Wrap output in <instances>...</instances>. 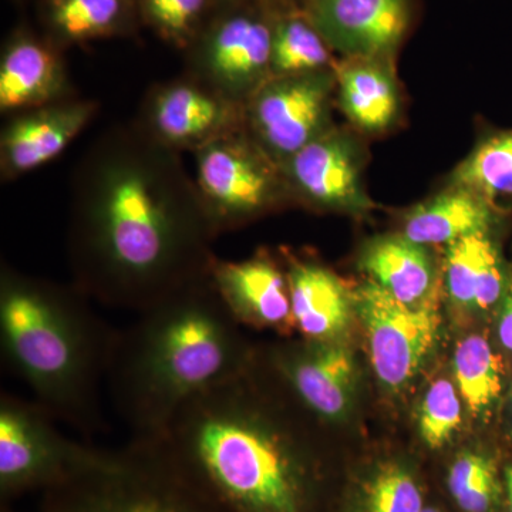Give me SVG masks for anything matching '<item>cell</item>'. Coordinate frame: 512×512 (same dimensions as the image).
Listing matches in <instances>:
<instances>
[{
    "instance_id": "obj_1",
    "label": "cell",
    "mask_w": 512,
    "mask_h": 512,
    "mask_svg": "<svg viewBox=\"0 0 512 512\" xmlns=\"http://www.w3.org/2000/svg\"><path fill=\"white\" fill-rule=\"evenodd\" d=\"M217 237L177 150L117 128L84 157L74 183L70 258L77 289L144 312L205 278Z\"/></svg>"
},
{
    "instance_id": "obj_2",
    "label": "cell",
    "mask_w": 512,
    "mask_h": 512,
    "mask_svg": "<svg viewBox=\"0 0 512 512\" xmlns=\"http://www.w3.org/2000/svg\"><path fill=\"white\" fill-rule=\"evenodd\" d=\"M264 399L247 367L141 441L222 512H309L305 451Z\"/></svg>"
},
{
    "instance_id": "obj_3",
    "label": "cell",
    "mask_w": 512,
    "mask_h": 512,
    "mask_svg": "<svg viewBox=\"0 0 512 512\" xmlns=\"http://www.w3.org/2000/svg\"><path fill=\"white\" fill-rule=\"evenodd\" d=\"M251 357L207 275L116 333L106 382L133 439H154L185 404L245 372Z\"/></svg>"
},
{
    "instance_id": "obj_4",
    "label": "cell",
    "mask_w": 512,
    "mask_h": 512,
    "mask_svg": "<svg viewBox=\"0 0 512 512\" xmlns=\"http://www.w3.org/2000/svg\"><path fill=\"white\" fill-rule=\"evenodd\" d=\"M80 295L3 269L0 343L6 363L37 402L57 420L94 434L103 429L100 390L117 332Z\"/></svg>"
},
{
    "instance_id": "obj_5",
    "label": "cell",
    "mask_w": 512,
    "mask_h": 512,
    "mask_svg": "<svg viewBox=\"0 0 512 512\" xmlns=\"http://www.w3.org/2000/svg\"><path fill=\"white\" fill-rule=\"evenodd\" d=\"M39 512H222L146 441L90 446L79 468L40 498Z\"/></svg>"
},
{
    "instance_id": "obj_6",
    "label": "cell",
    "mask_w": 512,
    "mask_h": 512,
    "mask_svg": "<svg viewBox=\"0 0 512 512\" xmlns=\"http://www.w3.org/2000/svg\"><path fill=\"white\" fill-rule=\"evenodd\" d=\"M195 184L215 232L271 210L289 192L281 164L234 131L197 147Z\"/></svg>"
},
{
    "instance_id": "obj_7",
    "label": "cell",
    "mask_w": 512,
    "mask_h": 512,
    "mask_svg": "<svg viewBox=\"0 0 512 512\" xmlns=\"http://www.w3.org/2000/svg\"><path fill=\"white\" fill-rule=\"evenodd\" d=\"M56 417L37 400L3 393L0 399V498L8 503L43 494L67 480L90 446L64 436Z\"/></svg>"
},
{
    "instance_id": "obj_8",
    "label": "cell",
    "mask_w": 512,
    "mask_h": 512,
    "mask_svg": "<svg viewBox=\"0 0 512 512\" xmlns=\"http://www.w3.org/2000/svg\"><path fill=\"white\" fill-rule=\"evenodd\" d=\"M355 308L377 379L393 392L404 389L436 345L441 323L436 293L419 305H406L367 282L355 295Z\"/></svg>"
},
{
    "instance_id": "obj_9",
    "label": "cell",
    "mask_w": 512,
    "mask_h": 512,
    "mask_svg": "<svg viewBox=\"0 0 512 512\" xmlns=\"http://www.w3.org/2000/svg\"><path fill=\"white\" fill-rule=\"evenodd\" d=\"M333 70L272 76L248 101L255 140L279 164L329 130Z\"/></svg>"
},
{
    "instance_id": "obj_10",
    "label": "cell",
    "mask_w": 512,
    "mask_h": 512,
    "mask_svg": "<svg viewBox=\"0 0 512 512\" xmlns=\"http://www.w3.org/2000/svg\"><path fill=\"white\" fill-rule=\"evenodd\" d=\"M289 192L320 210L362 212L370 202L355 138L330 127L281 163Z\"/></svg>"
},
{
    "instance_id": "obj_11",
    "label": "cell",
    "mask_w": 512,
    "mask_h": 512,
    "mask_svg": "<svg viewBox=\"0 0 512 512\" xmlns=\"http://www.w3.org/2000/svg\"><path fill=\"white\" fill-rule=\"evenodd\" d=\"M308 19L346 57L387 59L409 32L412 0H308Z\"/></svg>"
},
{
    "instance_id": "obj_12",
    "label": "cell",
    "mask_w": 512,
    "mask_h": 512,
    "mask_svg": "<svg viewBox=\"0 0 512 512\" xmlns=\"http://www.w3.org/2000/svg\"><path fill=\"white\" fill-rule=\"evenodd\" d=\"M268 365L306 412L323 420H339L348 413L356 363L345 345L311 340L308 346L275 353Z\"/></svg>"
},
{
    "instance_id": "obj_13",
    "label": "cell",
    "mask_w": 512,
    "mask_h": 512,
    "mask_svg": "<svg viewBox=\"0 0 512 512\" xmlns=\"http://www.w3.org/2000/svg\"><path fill=\"white\" fill-rule=\"evenodd\" d=\"M274 29L252 16H234L212 33L205 47V79L211 89L235 101L252 94L271 79Z\"/></svg>"
},
{
    "instance_id": "obj_14",
    "label": "cell",
    "mask_w": 512,
    "mask_h": 512,
    "mask_svg": "<svg viewBox=\"0 0 512 512\" xmlns=\"http://www.w3.org/2000/svg\"><path fill=\"white\" fill-rule=\"evenodd\" d=\"M208 276L238 325L279 330L292 325L288 276L268 256L255 255L244 261L215 256Z\"/></svg>"
},
{
    "instance_id": "obj_15",
    "label": "cell",
    "mask_w": 512,
    "mask_h": 512,
    "mask_svg": "<svg viewBox=\"0 0 512 512\" xmlns=\"http://www.w3.org/2000/svg\"><path fill=\"white\" fill-rule=\"evenodd\" d=\"M235 101L197 83L178 82L158 90L148 107L151 136L173 147H200L235 126Z\"/></svg>"
},
{
    "instance_id": "obj_16",
    "label": "cell",
    "mask_w": 512,
    "mask_h": 512,
    "mask_svg": "<svg viewBox=\"0 0 512 512\" xmlns=\"http://www.w3.org/2000/svg\"><path fill=\"white\" fill-rule=\"evenodd\" d=\"M89 101L46 104L16 117L2 134L3 173H29L55 160L96 114Z\"/></svg>"
},
{
    "instance_id": "obj_17",
    "label": "cell",
    "mask_w": 512,
    "mask_h": 512,
    "mask_svg": "<svg viewBox=\"0 0 512 512\" xmlns=\"http://www.w3.org/2000/svg\"><path fill=\"white\" fill-rule=\"evenodd\" d=\"M293 325L313 342H333L348 326L355 298L340 278L313 261L292 259L288 269Z\"/></svg>"
},
{
    "instance_id": "obj_18",
    "label": "cell",
    "mask_w": 512,
    "mask_h": 512,
    "mask_svg": "<svg viewBox=\"0 0 512 512\" xmlns=\"http://www.w3.org/2000/svg\"><path fill=\"white\" fill-rule=\"evenodd\" d=\"M497 218V205L490 198L450 185L407 215L403 235L423 247L450 245L470 235L487 234Z\"/></svg>"
},
{
    "instance_id": "obj_19",
    "label": "cell",
    "mask_w": 512,
    "mask_h": 512,
    "mask_svg": "<svg viewBox=\"0 0 512 512\" xmlns=\"http://www.w3.org/2000/svg\"><path fill=\"white\" fill-rule=\"evenodd\" d=\"M340 107L367 133H382L399 116L400 97L386 59L346 57L333 69Z\"/></svg>"
},
{
    "instance_id": "obj_20",
    "label": "cell",
    "mask_w": 512,
    "mask_h": 512,
    "mask_svg": "<svg viewBox=\"0 0 512 512\" xmlns=\"http://www.w3.org/2000/svg\"><path fill=\"white\" fill-rule=\"evenodd\" d=\"M373 284L406 305H419L433 295L434 269L426 247L404 235L373 239L360 258Z\"/></svg>"
},
{
    "instance_id": "obj_21",
    "label": "cell",
    "mask_w": 512,
    "mask_h": 512,
    "mask_svg": "<svg viewBox=\"0 0 512 512\" xmlns=\"http://www.w3.org/2000/svg\"><path fill=\"white\" fill-rule=\"evenodd\" d=\"M446 286L448 295L464 308H493L504 295L503 261L487 234L470 235L447 245Z\"/></svg>"
},
{
    "instance_id": "obj_22",
    "label": "cell",
    "mask_w": 512,
    "mask_h": 512,
    "mask_svg": "<svg viewBox=\"0 0 512 512\" xmlns=\"http://www.w3.org/2000/svg\"><path fill=\"white\" fill-rule=\"evenodd\" d=\"M63 76L55 56L33 42L13 45L0 64L3 111L46 106L59 92Z\"/></svg>"
},
{
    "instance_id": "obj_23",
    "label": "cell",
    "mask_w": 512,
    "mask_h": 512,
    "mask_svg": "<svg viewBox=\"0 0 512 512\" xmlns=\"http://www.w3.org/2000/svg\"><path fill=\"white\" fill-rule=\"evenodd\" d=\"M454 375L458 393L476 416L490 409L503 390V362L483 336L471 335L458 343Z\"/></svg>"
},
{
    "instance_id": "obj_24",
    "label": "cell",
    "mask_w": 512,
    "mask_h": 512,
    "mask_svg": "<svg viewBox=\"0 0 512 512\" xmlns=\"http://www.w3.org/2000/svg\"><path fill=\"white\" fill-rule=\"evenodd\" d=\"M450 185L468 188L494 202L512 197V130L484 137L454 170Z\"/></svg>"
},
{
    "instance_id": "obj_25",
    "label": "cell",
    "mask_w": 512,
    "mask_h": 512,
    "mask_svg": "<svg viewBox=\"0 0 512 512\" xmlns=\"http://www.w3.org/2000/svg\"><path fill=\"white\" fill-rule=\"evenodd\" d=\"M325 37L308 18H288L274 28L272 76H295L329 70L332 56Z\"/></svg>"
},
{
    "instance_id": "obj_26",
    "label": "cell",
    "mask_w": 512,
    "mask_h": 512,
    "mask_svg": "<svg viewBox=\"0 0 512 512\" xmlns=\"http://www.w3.org/2000/svg\"><path fill=\"white\" fill-rule=\"evenodd\" d=\"M448 488L464 512H490L498 497L493 461L477 453L460 454L448 473Z\"/></svg>"
},
{
    "instance_id": "obj_27",
    "label": "cell",
    "mask_w": 512,
    "mask_h": 512,
    "mask_svg": "<svg viewBox=\"0 0 512 512\" xmlns=\"http://www.w3.org/2000/svg\"><path fill=\"white\" fill-rule=\"evenodd\" d=\"M423 508L419 485L399 464H384L363 490V512H421Z\"/></svg>"
},
{
    "instance_id": "obj_28",
    "label": "cell",
    "mask_w": 512,
    "mask_h": 512,
    "mask_svg": "<svg viewBox=\"0 0 512 512\" xmlns=\"http://www.w3.org/2000/svg\"><path fill=\"white\" fill-rule=\"evenodd\" d=\"M461 426V400L456 386L439 379L431 384L421 403L419 427L430 448L446 446Z\"/></svg>"
},
{
    "instance_id": "obj_29",
    "label": "cell",
    "mask_w": 512,
    "mask_h": 512,
    "mask_svg": "<svg viewBox=\"0 0 512 512\" xmlns=\"http://www.w3.org/2000/svg\"><path fill=\"white\" fill-rule=\"evenodd\" d=\"M120 10V0H60L55 20L67 36L79 39L109 29Z\"/></svg>"
},
{
    "instance_id": "obj_30",
    "label": "cell",
    "mask_w": 512,
    "mask_h": 512,
    "mask_svg": "<svg viewBox=\"0 0 512 512\" xmlns=\"http://www.w3.org/2000/svg\"><path fill=\"white\" fill-rule=\"evenodd\" d=\"M205 0H147L148 13L161 29L180 35L191 28Z\"/></svg>"
},
{
    "instance_id": "obj_31",
    "label": "cell",
    "mask_w": 512,
    "mask_h": 512,
    "mask_svg": "<svg viewBox=\"0 0 512 512\" xmlns=\"http://www.w3.org/2000/svg\"><path fill=\"white\" fill-rule=\"evenodd\" d=\"M498 336H500L501 345L512 352V281L510 288L505 292L500 322H498Z\"/></svg>"
},
{
    "instance_id": "obj_32",
    "label": "cell",
    "mask_w": 512,
    "mask_h": 512,
    "mask_svg": "<svg viewBox=\"0 0 512 512\" xmlns=\"http://www.w3.org/2000/svg\"><path fill=\"white\" fill-rule=\"evenodd\" d=\"M505 490H507L508 497V507H510V512H512V466L507 467L505 470Z\"/></svg>"
},
{
    "instance_id": "obj_33",
    "label": "cell",
    "mask_w": 512,
    "mask_h": 512,
    "mask_svg": "<svg viewBox=\"0 0 512 512\" xmlns=\"http://www.w3.org/2000/svg\"><path fill=\"white\" fill-rule=\"evenodd\" d=\"M421 512H441L439 510H436V508H423V511Z\"/></svg>"
},
{
    "instance_id": "obj_34",
    "label": "cell",
    "mask_w": 512,
    "mask_h": 512,
    "mask_svg": "<svg viewBox=\"0 0 512 512\" xmlns=\"http://www.w3.org/2000/svg\"><path fill=\"white\" fill-rule=\"evenodd\" d=\"M2 512H10L9 510H5V508H2Z\"/></svg>"
}]
</instances>
